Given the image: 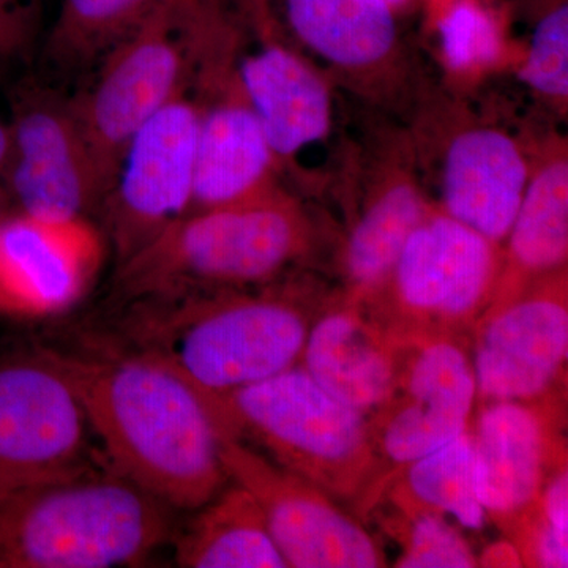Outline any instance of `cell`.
Wrapping results in <instances>:
<instances>
[{
  "label": "cell",
  "instance_id": "obj_1",
  "mask_svg": "<svg viewBox=\"0 0 568 568\" xmlns=\"http://www.w3.org/2000/svg\"><path fill=\"white\" fill-rule=\"evenodd\" d=\"M103 462L173 510H196L226 487L222 433L203 392L155 355L59 354Z\"/></svg>",
  "mask_w": 568,
  "mask_h": 568
},
{
  "label": "cell",
  "instance_id": "obj_2",
  "mask_svg": "<svg viewBox=\"0 0 568 568\" xmlns=\"http://www.w3.org/2000/svg\"><path fill=\"white\" fill-rule=\"evenodd\" d=\"M134 349L155 355L205 394L263 383L301 364L320 304L301 282L132 302Z\"/></svg>",
  "mask_w": 568,
  "mask_h": 568
},
{
  "label": "cell",
  "instance_id": "obj_3",
  "mask_svg": "<svg viewBox=\"0 0 568 568\" xmlns=\"http://www.w3.org/2000/svg\"><path fill=\"white\" fill-rule=\"evenodd\" d=\"M316 231L282 185L237 203L183 215L118 264L114 290L126 302L278 282L305 260Z\"/></svg>",
  "mask_w": 568,
  "mask_h": 568
},
{
  "label": "cell",
  "instance_id": "obj_4",
  "mask_svg": "<svg viewBox=\"0 0 568 568\" xmlns=\"http://www.w3.org/2000/svg\"><path fill=\"white\" fill-rule=\"evenodd\" d=\"M174 534L173 508L106 465L0 497V568L142 566Z\"/></svg>",
  "mask_w": 568,
  "mask_h": 568
},
{
  "label": "cell",
  "instance_id": "obj_5",
  "mask_svg": "<svg viewBox=\"0 0 568 568\" xmlns=\"http://www.w3.org/2000/svg\"><path fill=\"white\" fill-rule=\"evenodd\" d=\"M203 394L223 436L306 478L368 521L377 467L364 414L327 394L298 365L227 394Z\"/></svg>",
  "mask_w": 568,
  "mask_h": 568
},
{
  "label": "cell",
  "instance_id": "obj_6",
  "mask_svg": "<svg viewBox=\"0 0 568 568\" xmlns=\"http://www.w3.org/2000/svg\"><path fill=\"white\" fill-rule=\"evenodd\" d=\"M201 11L203 0H163L100 59L91 85L73 95L103 201L138 130L190 91Z\"/></svg>",
  "mask_w": 568,
  "mask_h": 568
},
{
  "label": "cell",
  "instance_id": "obj_7",
  "mask_svg": "<svg viewBox=\"0 0 568 568\" xmlns=\"http://www.w3.org/2000/svg\"><path fill=\"white\" fill-rule=\"evenodd\" d=\"M503 245L433 205L375 294L362 304L406 345L469 339L491 304Z\"/></svg>",
  "mask_w": 568,
  "mask_h": 568
},
{
  "label": "cell",
  "instance_id": "obj_8",
  "mask_svg": "<svg viewBox=\"0 0 568 568\" xmlns=\"http://www.w3.org/2000/svg\"><path fill=\"white\" fill-rule=\"evenodd\" d=\"M233 41L219 20L205 26L197 44L189 91L200 111L192 211L250 200L282 185V166L242 84Z\"/></svg>",
  "mask_w": 568,
  "mask_h": 568
},
{
  "label": "cell",
  "instance_id": "obj_9",
  "mask_svg": "<svg viewBox=\"0 0 568 568\" xmlns=\"http://www.w3.org/2000/svg\"><path fill=\"white\" fill-rule=\"evenodd\" d=\"M89 429L58 353L0 357V497L91 465Z\"/></svg>",
  "mask_w": 568,
  "mask_h": 568
},
{
  "label": "cell",
  "instance_id": "obj_10",
  "mask_svg": "<svg viewBox=\"0 0 568 568\" xmlns=\"http://www.w3.org/2000/svg\"><path fill=\"white\" fill-rule=\"evenodd\" d=\"M476 403L469 339L410 346L395 390L366 417L377 467L369 517L399 470L466 432Z\"/></svg>",
  "mask_w": 568,
  "mask_h": 568
},
{
  "label": "cell",
  "instance_id": "obj_11",
  "mask_svg": "<svg viewBox=\"0 0 568 568\" xmlns=\"http://www.w3.org/2000/svg\"><path fill=\"white\" fill-rule=\"evenodd\" d=\"M200 111L185 92L138 130L100 212L118 264L192 211Z\"/></svg>",
  "mask_w": 568,
  "mask_h": 568
},
{
  "label": "cell",
  "instance_id": "obj_12",
  "mask_svg": "<svg viewBox=\"0 0 568 568\" xmlns=\"http://www.w3.org/2000/svg\"><path fill=\"white\" fill-rule=\"evenodd\" d=\"M470 346L478 405L566 396L567 268L485 312L470 335Z\"/></svg>",
  "mask_w": 568,
  "mask_h": 568
},
{
  "label": "cell",
  "instance_id": "obj_13",
  "mask_svg": "<svg viewBox=\"0 0 568 568\" xmlns=\"http://www.w3.org/2000/svg\"><path fill=\"white\" fill-rule=\"evenodd\" d=\"M227 478L250 493L287 567L377 568L387 560L365 523L306 478L222 435Z\"/></svg>",
  "mask_w": 568,
  "mask_h": 568
},
{
  "label": "cell",
  "instance_id": "obj_14",
  "mask_svg": "<svg viewBox=\"0 0 568 568\" xmlns=\"http://www.w3.org/2000/svg\"><path fill=\"white\" fill-rule=\"evenodd\" d=\"M3 190L18 212L40 219H89L103 197L73 95L48 85L18 89L11 103Z\"/></svg>",
  "mask_w": 568,
  "mask_h": 568
},
{
  "label": "cell",
  "instance_id": "obj_15",
  "mask_svg": "<svg viewBox=\"0 0 568 568\" xmlns=\"http://www.w3.org/2000/svg\"><path fill=\"white\" fill-rule=\"evenodd\" d=\"M564 425L566 396L487 403L470 422L477 497L508 538L537 510L552 470L567 463Z\"/></svg>",
  "mask_w": 568,
  "mask_h": 568
},
{
  "label": "cell",
  "instance_id": "obj_16",
  "mask_svg": "<svg viewBox=\"0 0 568 568\" xmlns=\"http://www.w3.org/2000/svg\"><path fill=\"white\" fill-rule=\"evenodd\" d=\"M103 234L91 219L17 212L0 224V312L51 316L78 304L102 271Z\"/></svg>",
  "mask_w": 568,
  "mask_h": 568
},
{
  "label": "cell",
  "instance_id": "obj_17",
  "mask_svg": "<svg viewBox=\"0 0 568 568\" xmlns=\"http://www.w3.org/2000/svg\"><path fill=\"white\" fill-rule=\"evenodd\" d=\"M410 346L339 295L316 313L298 366L327 394L368 417L395 390Z\"/></svg>",
  "mask_w": 568,
  "mask_h": 568
},
{
  "label": "cell",
  "instance_id": "obj_18",
  "mask_svg": "<svg viewBox=\"0 0 568 568\" xmlns=\"http://www.w3.org/2000/svg\"><path fill=\"white\" fill-rule=\"evenodd\" d=\"M529 173L525 145L510 133L487 123H463L443 148L437 207L504 245Z\"/></svg>",
  "mask_w": 568,
  "mask_h": 568
},
{
  "label": "cell",
  "instance_id": "obj_19",
  "mask_svg": "<svg viewBox=\"0 0 568 568\" xmlns=\"http://www.w3.org/2000/svg\"><path fill=\"white\" fill-rule=\"evenodd\" d=\"M239 74L282 170L331 133L327 81L271 32L261 37L256 51L242 55Z\"/></svg>",
  "mask_w": 568,
  "mask_h": 568
},
{
  "label": "cell",
  "instance_id": "obj_20",
  "mask_svg": "<svg viewBox=\"0 0 568 568\" xmlns=\"http://www.w3.org/2000/svg\"><path fill=\"white\" fill-rule=\"evenodd\" d=\"M503 245V267L489 310L568 263V152L566 141L547 144L530 160L528 185Z\"/></svg>",
  "mask_w": 568,
  "mask_h": 568
},
{
  "label": "cell",
  "instance_id": "obj_21",
  "mask_svg": "<svg viewBox=\"0 0 568 568\" xmlns=\"http://www.w3.org/2000/svg\"><path fill=\"white\" fill-rule=\"evenodd\" d=\"M298 43L349 80H376L398 61V29L387 0H283Z\"/></svg>",
  "mask_w": 568,
  "mask_h": 568
},
{
  "label": "cell",
  "instance_id": "obj_22",
  "mask_svg": "<svg viewBox=\"0 0 568 568\" xmlns=\"http://www.w3.org/2000/svg\"><path fill=\"white\" fill-rule=\"evenodd\" d=\"M432 207L409 171H388L373 186L339 254L347 301L362 305L379 290Z\"/></svg>",
  "mask_w": 568,
  "mask_h": 568
},
{
  "label": "cell",
  "instance_id": "obj_23",
  "mask_svg": "<svg viewBox=\"0 0 568 568\" xmlns=\"http://www.w3.org/2000/svg\"><path fill=\"white\" fill-rule=\"evenodd\" d=\"M174 538V559L185 568H287L263 511L241 485L223 488Z\"/></svg>",
  "mask_w": 568,
  "mask_h": 568
},
{
  "label": "cell",
  "instance_id": "obj_24",
  "mask_svg": "<svg viewBox=\"0 0 568 568\" xmlns=\"http://www.w3.org/2000/svg\"><path fill=\"white\" fill-rule=\"evenodd\" d=\"M384 500L399 515H450L467 529H484L487 514L474 484L470 425L446 446L399 470L381 503Z\"/></svg>",
  "mask_w": 568,
  "mask_h": 568
},
{
  "label": "cell",
  "instance_id": "obj_25",
  "mask_svg": "<svg viewBox=\"0 0 568 568\" xmlns=\"http://www.w3.org/2000/svg\"><path fill=\"white\" fill-rule=\"evenodd\" d=\"M163 0H62L48 36V59L58 69L97 65L136 31Z\"/></svg>",
  "mask_w": 568,
  "mask_h": 568
},
{
  "label": "cell",
  "instance_id": "obj_26",
  "mask_svg": "<svg viewBox=\"0 0 568 568\" xmlns=\"http://www.w3.org/2000/svg\"><path fill=\"white\" fill-rule=\"evenodd\" d=\"M402 545L398 568H473L478 558L457 528L444 515H399L384 521Z\"/></svg>",
  "mask_w": 568,
  "mask_h": 568
},
{
  "label": "cell",
  "instance_id": "obj_27",
  "mask_svg": "<svg viewBox=\"0 0 568 568\" xmlns=\"http://www.w3.org/2000/svg\"><path fill=\"white\" fill-rule=\"evenodd\" d=\"M523 566L568 567V469L556 467L541 491L540 504L511 538Z\"/></svg>",
  "mask_w": 568,
  "mask_h": 568
},
{
  "label": "cell",
  "instance_id": "obj_28",
  "mask_svg": "<svg viewBox=\"0 0 568 568\" xmlns=\"http://www.w3.org/2000/svg\"><path fill=\"white\" fill-rule=\"evenodd\" d=\"M519 80L549 104L567 108L568 9L567 3L548 11L534 29Z\"/></svg>",
  "mask_w": 568,
  "mask_h": 568
},
{
  "label": "cell",
  "instance_id": "obj_29",
  "mask_svg": "<svg viewBox=\"0 0 568 568\" xmlns=\"http://www.w3.org/2000/svg\"><path fill=\"white\" fill-rule=\"evenodd\" d=\"M440 47L447 65L457 73H474L499 61V31L487 11L459 0L439 24Z\"/></svg>",
  "mask_w": 568,
  "mask_h": 568
},
{
  "label": "cell",
  "instance_id": "obj_30",
  "mask_svg": "<svg viewBox=\"0 0 568 568\" xmlns=\"http://www.w3.org/2000/svg\"><path fill=\"white\" fill-rule=\"evenodd\" d=\"M36 39L32 6L0 0V61L26 54Z\"/></svg>",
  "mask_w": 568,
  "mask_h": 568
},
{
  "label": "cell",
  "instance_id": "obj_31",
  "mask_svg": "<svg viewBox=\"0 0 568 568\" xmlns=\"http://www.w3.org/2000/svg\"><path fill=\"white\" fill-rule=\"evenodd\" d=\"M521 567V556L511 541H500V544L489 547L485 555L478 559V567Z\"/></svg>",
  "mask_w": 568,
  "mask_h": 568
},
{
  "label": "cell",
  "instance_id": "obj_32",
  "mask_svg": "<svg viewBox=\"0 0 568 568\" xmlns=\"http://www.w3.org/2000/svg\"><path fill=\"white\" fill-rule=\"evenodd\" d=\"M10 149V130L9 122L0 118V194L3 193V168H6L7 156Z\"/></svg>",
  "mask_w": 568,
  "mask_h": 568
},
{
  "label": "cell",
  "instance_id": "obj_33",
  "mask_svg": "<svg viewBox=\"0 0 568 568\" xmlns=\"http://www.w3.org/2000/svg\"><path fill=\"white\" fill-rule=\"evenodd\" d=\"M388 3H390L392 7H398L403 6V3L406 2V0H387Z\"/></svg>",
  "mask_w": 568,
  "mask_h": 568
},
{
  "label": "cell",
  "instance_id": "obj_34",
  "mask_svg": "<svg viewBox=\"0 0 568 568\" xmlns=\"http://www.w3.org/2000/svg\"><path fill=\"white\" fill-rule=\"evenodd\" d=\"M14 3H21V6H32V0H11Z\"/></svg>",
  "mask_w": 568,
  "mask_h": 568
},
{
  "label": "cell",
  "instance_id": "obj_35",
  "mask_svg": "<svg viewBox=\"0 0 568 568\" xmlns=\"http://www.w3.org/2000/svg\"><path fill=\"white\" fill-rule=\"evenodd\" d=\"M0 224H2V219H0Z\"/></svg>",
  "mask_w": 568,
  "mask_h": 568
}]
</instances>
